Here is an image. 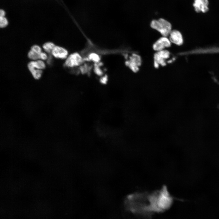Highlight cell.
I'll return each instance as SVG.
<instances>
[{
	"instance_id": "cell-1",
	"label": "cell",
	"mask_w": 219,
	"mask_h": 219,
	"mask_svg": "<svg viewBox=\"0 0 219 219\" xmlns=\"http://www.w3.org/2000/svg\"><path fill=\"white\" fill-rule=\"evenodd\" d=\"M125 209L132 214L151 219L155 213H162L158 190L151 193L137 192L128 195L124 202Z\"/></svg>"
},
{
	"instance_id": "cell-2",
	"label": "cell",
	"mask_w": 219,
	"mask_h": 219,
	"mask_svg": "<svg viewBox=\"0 0 219 219\" xmlns=\"http://www.w3.org/2000/svg\"><path fill=\"white\" fill-rule=\"evenodd\" d=\"M150 25L151 28L158 31L163 36H169L172 30L170 23L163 19L153 20Z\"/></svg>"
},
{
	"instance_id": "cell-3",
	"label": "cell",
	"mask_w": 219,
	"mask_h": 219,
	"mask_svg": "<svg viewBox=\"0 0 219 219\" xmlns=\"http://www.w3.org/2000/svg\"><path fill=\"white\" fill-rule=\"evenodd\" d=\"M141 57L136 54H133L130 57V60L126 62V65L134 72L139 70V66L141 64Z\"/></svg>"
},
{
	"instance_id": "cell-4",
	"label": "cell",
	"mask_w": 219,
	"mask_h": 219,
	"mask_svg": "<svg viewBox=\"0 0 219 219\" xmlns=\"http://www.w3.org/2000/svg\"><path fill=\"white\" fill-rule=\"evenodd\" d=\"M82 61V58L80 54L75 53L71 54L68 57L65 63L67 66L72 68L79 65Z\"/></svg>"
},
{
	"instance_id": "cell-5",
	"label": "cell",
	"mask_w": 219,
	"mask_h": 219,
	"mask_svg": "<svg viewBox=\"0 0 219 219\" xmlns=\"http://www.w3.org/2000/svg\"><path fill=\"white\" fill-rule=\"evenodd\" d=\"M171 43L169 40L166 37L163 36L158 40L153 45V49L157 51L163 50L165 47L171 46Z\"/></svg>"
},
{
	"instance_id": "cell-6",
	"label": "cell",
	"mask_w": 219,
	"mask_h": 219,
	"mask_svg": "<svg viewBox=\"0 0 219 219\" xmlns=\"http://www.w3.org/2000/svg\"><path fill=\"white\" fill-rule=\"evenodd\" d=\"M208 0H194L193 6L196 12H205L208 10Z\"/></svg>"
},
{
	"instance_id": "cell-7",
	"label": "cell",
	"mask_w": 219,
	"mask_h": 219,
	"mask_svg": "<svg viewBox=\"0 0 219 219\" xmlns=\"http://www.w3.org/2000/svg\"><path fill=\"white\" fill-rule=\"evenodd\" d=\"M170 42L178 45H182L183 42L182 36L181 33L176 30H171L169 34Z\"/></svg>"
},
{
	"instance_id": "cell-8",
	"label": "cell",
	"mask_w": 219,
	"mask_h": 219,
	"mask_svg": "<svg viewBox=\"0 0 219 219\" xmlns=\"http://www.w3.org/2000/svg\"><path fill=\"white\" fill-rule=\"evenodd\" d=\"M51 53L55 57L60 59H64L68 55V51L65 49L57 46H55Z\"/></svg>"
},
{
	"instance_id": "cell-9",
	"label": "cell",
	"mask_w": 219,
	"mask_h": 219,
	"mask_svg": "<svg viewBox=\"0 0 219 219\" xmlns=\"http://www.w3.org/2000/svg\"><path fill=\"white\" fill-rule=\"evenodd\" d=\"M27 66L28 68H32L42 70L45 68L46 65L42 60H38L30 62L28 64Z\"/></svg>"
},
{
	"instance_id": "cell-10",
	"label": "cell",
	"mask_w": 219,
	"mask_h": 219,
	"mask_svg": "<svg viewBox=\"0 0 219 219\" xmlns=\"http://www.w3.org/2000/svg\"><path fill=\"white\" fill-rule=\"evenodd\" d=\"M28 68L34 78L38 79L40 78L42 74V70L32 68Z\"/></svg>"
},
{
	"instance_id": "cell-11",
	"label": "cell",
	"mask_w": 219,
	"mask_h": 219,
	"mask_svg": "<svg viewBox=\"0 0 219 219\" xmlns=\"http://www.w3.org/2000/svg\"><path fill=\"white\" fill-rule=\"evenodd\" d=\"M55 46V45L53 43L48 42H46L43 44V47L46 52L50 53H51Z\"/></svg>"
},
{
	"instance_id": "cell-12",
	"label": "cell",
	"mask_w": 219,
	"mask_h": 219,
	"mask_svg": "<svg viewBox=\"0 0 219 219\" xmlns=\"http://www.w3.org/2000/svg\"><path fill=\"white\" fill-rule=\"evenodd\" d=\"M156 53L160 57L164 60L169 58L170 54V52L166 50L158 51Z\"/></svg>"
},
{
	"instance_id": "cell-13",
	"label": "cell",
	"mask_w": 219,
	"mask_h": 219,
	"mask_svg": "<svg viewBox=\"0 0 219 219\" xmlns=\"http://www.w3.org/2000/svg\"><path fill=\"white\" fill-rule=\"evenodd\" d=\"M40 54L30 50L28 54V57L29 59L33 61H36L39 60Z\"/></svg>"
},
{
	"instance_id": "cell-14",
	"label": "cell",
	"mask_w": 219,
	"mask_h": 219,
	"mask_svg": "<svg viewBox=\"0 0 219 219\" xmlns=\"http://www.w3.org/2000/svg\"><path fill=\"white\" fill-rule=\"evenodd\" d=\"M8 24L7 19L4 16H0V27L3 28L6 27Z\"/></svg>"
},
{
	"instance_id": "cell-15",
	"label": "cell",
	"mask_w": 219,
	"mask_h": 219,
	"mask_svg": "<svg viewBox=\"0 0 219 219\" xmlns=\"http://www.w3.org/2000/svg\"><path fill=\"white\" fill-rule=\"evenodd\" d=\"M30 50L38 54H40L42 52L41 48L37 45H34L32 46Z\"/></svg>"
},
{
	"instance_id": "cell-16",
	"label": "cell",
	"mask_w": 219,
	"mask_h": 219,
	"mask_svg": "<svg viewBox=\"0 0 219 219\" xmlns=\"http://www.w3.org/2000/svg\"><path fill=\"white\" fill-rule=\"evenodd\" d=\"M89 57L90 59L96 62L98 61L99 60V56L97 54L95 53L91 54Z\"/></svg>"
},
{
	"instance_id": "cell-17",
	"label": "cell",
	"mask_w": 219,
	"mask_h": 219,
	"mask_svg": "<svg viewBox=\"0 0 219 219\" xmlns=\"http://www.w3.org/2000/svg\"><path fill=\"white\" fill-rule=\"evenodd\" d=\"M47 59V54L43 52H42L39 55V60H45Z\"/></svg>"
},
{
	"instance_id": "cell-18",
	"label": "cell",
	"mask_w": 219,
	"mask_h": 219,
	"mask_svg": "<svg viewBox=\"0 0 219 219\" xmlns=\"http://www.w3.org/2000/svg\"><path fill=\"white\" fill-rule=\"evenodd\" d=\"M107 78L106 76L102 77L100 79V82L103 84H106L107 82Z\"/></svg>"
},
{
	"instance_id": "cell-19",
	"label": "cell",
	"mask_w": 219,
	"mask_h": 219,
	"mask_svg": "<svg viewBox=\"0 0 219 219\" xmlns=\"http://www.w3.org/2000/svg\"><path fill=\"white\" fill-rule=\"evenodd\" d=\"M5 13L4 11L2 9L0 10V16H4Z\"/></svg>"
}]
</instances>
